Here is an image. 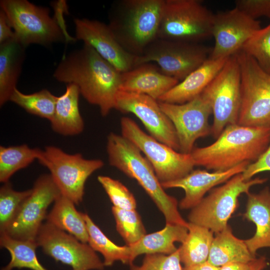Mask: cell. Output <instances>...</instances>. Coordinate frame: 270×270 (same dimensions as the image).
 Masks as SVG:
<instances>
[{
    "instance_id": "1",
    "label": "cell",
    "mask_w": 270,
    "mask_h": 270,
    "mask_svg": "<svg viewBox=\"0 0 270 270\" xmlns=\"http://www.w3.org/2000/svg\"><path fill=\"white\" fill-rule=\"evenodd\" d=\"M121 75L92 48L84 44L64 57L54 73L58 82L76 85L90 104L99 107L102 116L115 108Z\"/></svg>"
},
{
    "instance_id": "2",
    "label": "cell",
    "mask_w": 270,
    "mask_h": 270,
    "mask_svg": "<svg viewBox=\"0 0 270 270\" xmlns=\"http://www.w3.org/2000/svg\"><path fill=\"white\" fill-rule=\"evenodd\" d=\"M270 142V128L236 124L227 126L214 143L194 148L190 154L196 166L224 171L243 162H255L267 149Z\"/></svg>"
},
{
    "instance_id": "3",
    "label": "cell",
    "mask_w": 270,
    "mask_h": 270,
    "mask_svg": "<svg viewBox=\"0 0 270 270\" xmlns=\"http://www.w3.org/2000/svg\"><path fill=\"white\" fill-rule=\"evenodd\" d=\"M106 152L110 164L138 182L163 214L166 224L188 227V222L178 211L177 200L164 191L152 166L134 144L122 134L110 132Z\"/></svg>"
},
{
    "instance_id": "4",
    "label": "cell",
    "mask_w": 270,
    "mask_h": 270,
    "mask_svg": "<svg viewBox=\"0 0 270 270\" xmlns=\"http://www.w3.org/2000/svg\"><path fill=\"white\" fill-rule=\"evenodd\" d=\"M164 0H122L111 10L108 24L128 52L139 56L156 39Z\"/></svg>"
},
{
    "instance_id": "5",
    "label": "cell",
    "mask_w": 270,
    "mask_h": 270,
    "mask_svg": "<svg viewBox=\"0 0 270 270\" xmlns=\"http://www.w3.org/2000/svg\"><path fill=\"white\" fill-rule=\"evenodd\" d=\"M0 6L15 38L26 47L32 44L48 46L64 40V30L60 22L50 16L47 8L27 0H1Z\"/></svg>"
},
{
    "instance_id": "6",
    "label": "cell",
    "mask_w": 270,
    "mask_h": 270,
    "mask_svg": "<svg viewBox=\"0 0 270 270\" xmlns=\"http://www.w3.org/2000/svg\"><path fill=\"white\" fill-rule=\"evenodd\" d=\"M214 14L198 0H164L158 38L198 43L212 36Z\"/></svg>"
},
{
    "instance_id": "7",
    "label": "cell",
    "mask_w": 270,
    "mask_h": 270,
    "mask_svg": "<svg viewBox=\"0 0 270 270\" xmlns=\"http://www.w3.org/2000/svg\"><path fill=\"white\" fill-rule=\"evenodd\" d=\"M37 160L50 170L61 194L75 204L83 200L87 179L104 165L100 159H86L80 154H68L54 146L38 148Z\"/></svg>"
},
{
    "instance_id": "8",
    "label": "cell",
    "mask_w": 270,
    "mask_h": 270,
    "mask_svg": "<svg viewBox=\"0 0 270 270\" xmlns=\"http://www.w3.org/2000/svg\"><path fill=\"white\" fill-rule=\"evenodd\" d=\"M122 135L134 144L152 166L161 183L180 178L196 166L190 154L178 152L143 131L132 118L120 119Z\"/></svg>"
},
{
    "instance_id": "9",
    "label": "cell",
    "mask_w": 270,
    "mask_h": 270,
    "mask_svg": "<svg viewBox=\"0 0 270 270\" xmlns=\"http://www.w3.org/2000/svg\"><path fill=\"white\" fill-rule=\"evenodd\" d=\"M235 55L241 76V104L238 124L270 128V74L241 50Z\"/></svg>"
},
{
    "instance_id": "10",
    "label": "cell",
    "mask_w": 270,
    "mask_h": 270,
    "mask_svg": "<svg viewBox=\"0 0 270 270\" xmlns=\"http://www.w3.org/2000/svg\"><path fill=\"white\" fill-rule=\"evenodd\" d=\"M266 178L244 180L242 174L235 175L220 187L214 188L188 214L190 222L205 227L217 234L225 229L238 204L242 194H248L251 187L262 184Z\"/></svg>"
},
{
    "instance_id": "11",
    "label": "cell",
    "mask_w": 270,
    "mask_h": 270,
    "mask_svg": "<svg viewBox=\"0 0 270 270\" xmlns=\"http://www.w3.org/2000/svg\"><path fill=\"white\" fill-rule=\"evenodd\" d=\"M214 116L211 134L216 138L228 126L238 124L241 104V76L234 54L202 93Z\"/></svg>"
},
{
    "instance_id": "12",
    "label": "cell",
    "mask_w": 270,
    "mask_h": 270,
    "mask_svg": "<svg viewBox=\"0 0 270 270\" xmlns=\"http://www.w3.org/2000/svg\"><path fill=\"white\" fill-rule=\"evenodd\" d=\"M210 52L199 43L157 38L136 56V66L154 62L163 74L180 82L201 66Z\"/></svg>"
},
{
    "instance_id": "13",
    "label": "cell",
    "mask_w": 270,
    "mask_h": 270,
    "mask_svg": "<svg viewBox=\"0 0 270 270\" xmlns=\"http://www.w3.org/2000/svg\"><path fill=\"white\" fill-rule=\"evenodd\" d=\"M36 242L45 254L70 266L72 270H102L104 268V262L88 244L48 222L40 227Z\"/></svg>"
},
{
    "instance_id": "14",
    "label": "cell",
    "mask_w": 270,
    "mask_h": 270,
    "mask_svg": "<svg viewBox=\"0 0 270 270\" xmlns=\"http://www.w3.org/2000/svg\"><path fill=\"white\" fill-rule=\"evenodd\" d=\"M32 190L11 224L2 232L14 238L36 240L48 207L61 194L50 174L40 176Z\"/></svg>"
},
{
    "instance_id": "15",
    "label": "cell",
    "mask_w": 270,
    "mask_h": 270,
    "mask_svg": "<svg viewBox=\"0 0 270 270\" xmlns=\"http://www.w3.org/2000/svg\"><path fill=\"white\" fill-rule=\"evenodd\" d=\"M158 103L174 126L180 152L190 154L196 141L211 133L208 118L212 110L208 102L202 94L182 104L159 101Z\"/></svg>"
},
{
    "instance_id": "16",
    "label": "cell",
    "mask_w": 270,
    "mask_h": 270,
    "mask_svg": "<svg viewBox=\"0 0 270 270\" xmlns=\"http://www.w3.org/2000/svg\"><path fill=\"white\" fill-rule=\"evenodd\" d=\"M261 28L259 20L236 7L214 14L212 34L214 45L209 58H226L236 54Z\"/></svg>"
},
{
    "instance_id": "17",
    "label": "cell",
    "mask_w": 270,
    "mask_h": 270,
    "mask_svg": "<svg viewBox=\"0 0 270 270\" xmlns=\"http://www.w3.org/2000/svg\"><path fill=\"white\" fill-rule=\"evenodd\" d=\"M115 109L134 114L140 120L150 135L174 150H180L174 126L162 110L158 100L147 95L119 90Z\"/></svg>"
},
{
    "instance_id": "18",
    "label": "cell",
    "mask_w": 270,
    "mask_h": 270,
    "mask_svg": "<svg viewBox=\"0 0 270 270\" xmlns=\"http://www.w3.org/2000/svg\"><path fill=\"white\" fill-rule=\"evenodd\" d=\"M76 38L92 48L121 73L136 67L137 56L126 51L118 42L108 24L96 20L75 18Z\"/></svg>"
},
{
    "instance_id": "19",
    "label": "cell",
    "mask_w": 270,
    "mask_h": 270,
    "mask_svg": "<svg viewBox=\"0 0 270 270\" xmlns=\"http://www.w3.org/2000/svg\"><path fill=\"white\" fill-rule=\"evenodd\" d=\"M250 164L243 162L224 171L209 172L202 170H192L180 178L161 184L164 189H183L185 194L179 203V208L182 210L192 209L201 202L208 190L226 182L235 175L242 173Z\"/></svg>"
},
{
    "instance_id": "20",
    "label": "cell",
    "mask_w": 270,
    "mask_h": 270,
    "mask_svg": "<svg viewBox=\"0 0 270 270\" xmlns=\"http://www.w3.org/2000/svg\"><path fill=\"white\" fill-rule=\"evenodd\" d=\"M179 82L163 74L158 67L145 63L122 73L120 90L147 95L158 100Z\"/></svg>"
},
{
    "instance_id": "21",
    "label": "cell",
    "mask_w": 270,
    "mask_h": 270,
    "mask_svg": "<svg viewBox=\"0 0 270 270\" xmlns=\"http://www.w3.org/2000/svg\"><path fill=\"white\" fill-rule=\"evenodd\" d=\"M228 58L214 60L208 58L158 101L182 104L194 98L202 92L220 72Z\"/></svg>"
},
{
    "instance_id": "22",
    "label": "cell",
    "mask_w": 270,
    "mask_h": 270,
    "mask_svg": "<svg viewBox=\"0 0 270 270\" xmlns=\"http://www.w3.org/2000/svg\"><path fill=\"white\" fill-rule=\"evenodd\" d=\"M244 218L256 225V232L244 240L251 254L264 248H270V190L266 187L257 194L248 193Z\"/></svg>"
},
{
    "instance_id": "23",
    "label": "cell",
    "mask_w": 270,
    "mask_h": 270,
    "mask_svg": "<svg viewBox=\"0 0 270 270\" xmlns=\"http://www.w3.org/2000/svg\"><path fill=\"white\" fill-rule=\"evenodd\" d=\"M188 231L187 226L166 224L162 230L146 234L136 243L129 246L130 265L133 264L137 256L142 254H170L174 252L178 248H176L174 243H183Z\"/></svg>"
},
{
    "instance_id": "24",
    "label": "cell",
    "mask_w": 270,
    "mask_h": 270,
    "mask_svg": "<svg viewBox=\"0 0 270 270\" xmlns=\"http://www.w3.org/2000/svg\"><path fill=\"white\" fill-rule=\"evenodd\" d=\"M80 92L74 84H67L64 94L58 97L55 112L50 122L56 132L64 136L78 135L84 128V122L80 112Z\"/></svg>"
},
{
    "instance_id": "25",
    "label": "cell",
    "mask_w": 270,
    "mask_h": 270,
    "mask_svg": "<svg viewBox=\"0 0 270 270\" xmlns=\"http://www.w3.org/2000/svg\"><path fill=\"white\" fill-rule=\"evenodd\" d=\"M26 46L15 38L0 44V106L10 100L20 74Z\"/></svg>"
},
{
    "instance_id": "26",
    "label": "cell",
    "mask_w": 270,
    "mask_h": 270,
    "mask_svg": "<svg viewBox=\"0 0 270 270\" xmlns=\"http://www.w3.org/2000/svg\"><path fill=\"white\" fill-rule=\"evenodd\" d=\"M256 258L250 252L244 240L235 236L228 226L216 234L208 258L211 264L220 267L229 263H248Z\"/></svg>"
},
{
    "instance_id": "27",
    "label": "cell",
    "mask_w": 270,
    "mask_h": 270,
    "mask_svg": "<svg viewBox=\"0 0 270 270\" xmlns=\"http://www.w3.org/2000/svg\"><path fill=\"white\" fill-rule=\"evenodd\" d=\"M46 222L74 236L82 242L88 240L84 213L78 211L74 203L60 194L47 214Z\"/></svg>"
},
{
    "instance_id": "28",
    "label": "cell",
    "mask_w": 270,
    "mask_h": 270,
    "mask_svg": "<svg viewBox=\"0 0 270 270\" xmlns=\"http://www.w3.org/2000/svg\"><path fill=\"white\" fill-rule=\"evenodd\" d=\"M187 236L179 247L181 262L188 268L208 261L214 238L209 229L188 222Z\"/></svg>"
},
{
    "instance_id": "29",
    "label": "cell",
    "mask_w": 270,
    "mask_h": 270,
    "mask_svg": "<svg viewBox=\"0 0 270 270\" xmlns=\"http://www.w3.org/2000/svg\"><path fill=\"white\" fill-rule=\"evenodd\" d=\"M0 245L10 254V262L1 270H12L15 268L48 270L37 258L36 250L38 245L36 240H18L2 232L0 233Z\"/></svg>"
},
{
    "instance_id": "30",
    "label": "cell",
    "mask_w": 270,
    "mask_h": 270,
    "mask_svg": "<svg viewBox=\"0 0 270 270\" xmlns=\"http://www.w3.org/2000/svg\"><path fill=\"white\" fill-rule=\"evenodd\" d=\"M88 232V244L104 257V266H111L114 262L120 261L130 264V250L128 246H120L109 239L92 221L89 216L84 213Z\"/></svg>"
},
{
    "instance_id": "31",
    "label": "cell",
    "mask_w": 270,
    "mask_h": 270,
    "mask_svg": "<svg viewBox=\"0 0 270 270\" xmlns=\"http://www.w3.org/2000/svg\"><path fill=\"white\" fill-rule=\"evenodd\" d=\"M38 148H32L27 144L0 146V182H8L18 170L28 166L37 160Z\"/></svg>"
},
{
    "instance_id": "32",
    "label": "cell",
    "mask_w": 270,
    "mask_h": 270,
    "mask_svg": "<svg viewBox=\"0 0 270 270\" xmlns=\"http://www.w3.org/2000/svg\"><path fill=\"white\" fill-rule=\"evenodd\" d=\"M57 99L58 96L46 89L31 94H24L16 88L10 100L28 113L50 122L54 116Z\"/></svg>"
},
{
    "instance_id": "33",
    "label": "cell",
    "mask_w": 270,
    "mask_h": 270,
    "mask_svg": "<svg viewBox=\"0 0 270 270\" xmlns=\"http://www.w3.org/2000/svg\"><path fill=\"white\" fill-rule=\"evenodd\" d=\"M112 211L116 230L126 246L134 244L146 234L140 216L136 210H124L113 206Z\"/></svg>"
},
{
    "instance_id": "34",
    "label": "cell",
    "mask_w": 270,
    "mask_h": 270,
    "mask_svg": "<svg viewBox=\"0 0 270 270\" xmlns=\"http://www.w3.org/2000/svg\"><path fill=\"white\" fill-rule=\"evenodd\" d=\"M32 190L16 191L8 182L0 188V232H4L11 224L21 206L30 194Z\"/></svg>"
},
{
    "instance_id": "35",
    "label": "cell",
    "mask_w": 270,
    "mask_h": 270,
    "mask_svg": "<svg viewBox=\"0 0 270 270\" xmlns=\"http://www.w3.org/2000/svg\"><path fill=\"white\" fill-rule=\"evenodd\" d=\"M240 50L252 58L264 70L270 74V24L258 30Z\"/></svg>"
},
{
    "instance_id": "36",
    "label": "cell",
    "mask_w": 270,
    "mask_h": 270,
    "mask_svg": "<svg viewBox=\"0 0 270 270\" xmlns=\"http://www.w3.org/2000/svg\"><path fill=\"white\" fill-rule=\"evenodd\" d=\"M98 180L114 206L124 210H136V202L134 194L120 181L104 176H98Z\"/></svg>"
},
{
    "instance_id": "37",
    "label": "cell",
    "mask_w": 270,
    "mask_h": 270,
    "mask_svg": "<svg viewBox=\"0 0 270 270\" xmlns=\"http://www.w3.org/2000/svg\"><path fill=\"white\" fill-rule=\"evenodd\" d=\"M179 248L170 254H146L139 266L130 265V270H184L181 265Z\"/></svg>"
},
{
    "instance_id": "38",
    "label": "cell",
    "mask_w": 270,
    "mask_h": 270,
    "mask_svg": "<svg viewBox=\"0 0 270 270\" xmlns=\"http://www.w3.org/2000/svg\"><path fill=\"white\" fill-rule=\"evenodd\" d=\"M235 4L236 8L254 19L260 16L270 18V0H237Z\"/></svg>"
},
{
    "instance_id": "39",
    "label": "cell",
    "mask_w": 270,
    "mask_h": 270,
    "mask_svg": "<svg viewBox=\"0 0 270 270\" xmlns=\"http://www.w3.org/2000/svg\"><path fill=\"white\" fill-rule=\"evenodd\" d=\"M270 171V142L265 152L255 162L250 164L242 173L244 180H248L256 174Z\"/></svg>"
},
{
    "instance_id": "40",
    "label": "cell",
    "mask_w": 270,
    "mask_h": 270,
    "mask_svg": "<svg viewBox=\"0 0 270 270\" xmlns=\"http://www.w3.org/2000/svg\"><path fill=\"white\" fill-rule=\"evenodd\" d=\"M4 12L0 10V44L15 38L12 30Z\"/></svg>"
},
{
    "instance_id": "41",
    "label": "cell",
    "mask_w": 270,
    "mask_h": 270,
    "mask_svg": "<svg viewBox=\"0 0 270 270\" xmlns=\"http://www.w3.org/2000/svg\"><path fill=\"white\" fill-rule=\"evenodd\" d=\"M266 260L264 256H260L248 263H229L220 266V270H254Z\"/></svg>"
},
{
    "instance_id": "42",
    "label": "cell",
    "mask_w": 270,
    "mask_h": 270,
    "mask_svg": "<svg viewBox=\"0 0 270 270\" xmlns=\"http://www.w3.org/2000/svg\"><path fill=\"white\" fill-rule=\"evenodd\" d=\"M220 267L216 266L208 261L188 268H184V270H220Z\"/></svg>"
},
{
    "instance_id": "43",
    "label": "cell",
    "mask_w": 270,
    "mask_h": 270,
    "mask_svg": "<svg viewBox=\"0 0 270 270\" xmlns=\"http://www.w3.org/2000/svg\"><path fill=\"white\" fill-rule=\"evenodd\" d=\"M268 266V262L266 260L263 261L257 267H256L254 270H263Z\"/></svg>"
}]
</instances>
